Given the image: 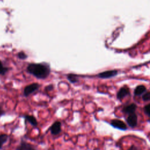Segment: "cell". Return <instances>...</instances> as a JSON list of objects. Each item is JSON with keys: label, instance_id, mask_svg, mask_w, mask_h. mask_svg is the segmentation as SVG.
I'll return each mask as SVG.
<instances>
[{"label": "cell", "instance_id": "obj_7", "mask_svg": "<svg viewBox=\"0 0 150 150\" xmlns=\"http://www.w3.org/2000/svg\"><path fill=\"white\" fill-rule=\"evenodd\" d=\"M127 124L131 127H134L137 124V116L135 113L129 114L127 119Z\"/></svg>", "mask_w": 150, "mask_h": 150}, {"label": "cell", "instance_id": "obj_5", "mask_svg": "<svg viewBox=\"0 0 150 150\" xmlns=\"http://www.w3.org/2000/svg\"><path fill=\"white\" fill-rule=\"evenodd\" d=\"M117 74V71L115 70H108V71L101 72L99 73L97 76L100 78L107 79V78H110L111 77H114Z\"/></svg>", "mask_w": 150, "mask_h": 150}, {"label": "cell", "instance_id": "obj_19", "mask_svg": "<svg viewBox=\"0 0 150 150\" xmlns=\"http://www.w3.org/2000/svg\"><path fill=\"white\" fill-rule=\"evenodd\" d=\"M5 114V111L1 107H0V117L2 116L3 115H4Z\"/></svg>", "mask_w": 150, "mask_h": 150}, {"label": "cell", "instance_id": "obj_10", "mask_svg": "<svg viewBox=\"0 0 150 150\" xmlns=\"http://www.w3.org/2000/svg\"><path fill=\"white\" fill-rule=\"evenodd\" d=\"M25 119L28 121L32 125L36 126L38 125V121L35 117L33 115H25L23 116Z\"/></svg>", "mask_w": 150, "mask_h": 150}, {"label": "cell", "instance_id": "obj_12", "mask_svg": "<svg viewBox=\"0 0 150 150\" xmlns=\"http://www.w3.org/2000/svg\"><path fill=\"white\" fill-rule=\"evenodd\" d=\"M67 79L71 83H76L78 81V77L74 74H69L67 75Z\"/></svg>", "mask_w": 150, "mask_h": 150}, {"label": "cell", "instance_id": "obj_14", "mask_svg": "<svg viewBox=\"0 0 150 150\" xmlns=\"http://www.w3.org/2000/svg\"><path fill=\"white\" fill-rule=\"evenodd\" d=\"M9 70V68L4 66L2 63L0 61V74L5 75Z\"/></svg>", "mask_w": 150, "mask_h": 150}, {"label": "cell", "instance_id": "obj_18", "mask_svg": "<svg viewBox=\"0 0 150 150\" xmlns=\"http://www.w3.org/2000/svg\"><path fill=\"white\" fill-rule=\"evenodd\" d=\"M53 89V84H50V85H48L46 87H45V91H51Z\"/></svg>", "mask_w": 150, "mask_h": 150}, {"label": "cell", "instance_id": "obj_3", "mask_svg": "<svg viewBox=\"0 0 150 150\" xmlns=\"http://www.w3.org/2000/svg\"><path fill=\"white\" fill-rule=\"evenodd\" d=\"M16 150H37L32 144L22 141L19 145L16 148Z\"/></svg>", "mask_w": 150, "mask_h": 150}, {"label": "cell", "instance_id": "obj_8", "mask_svg": "<svg viewBox=\"0 0 150 150\" xmlns=\"http://www.w3.org/2000/svg\"><path fill=\"white\" fill-rule=\"evenodd\" d=\"M129 94V90L128 88L124 87H122L121 88H120V90L118 91V92L117 93V98L120 100V99L124 98L125 97L127 96Z\"/></svg>", "mask_w": 150, "mask_h": 150}, {"label": "cell", "instance_id": "obj_4", "mask_svg": "<svg viewBox=\"0 0 150 150\" xmlns=\"http://www.w3.org/2000/svg\"><path fill=\"white\" fill-rule=\"evenodd\" d=\"M49 130L52 134L58 135L62 131L61 122L60 121H55L49 128Z\"/></svg>", "mask_w": 150, "mask_h": 150}, {"label": "cell", "instance_id": "obj_11", "mask_svg": "<svg viewBox=\"0 0 150 150\" xmlns=\"http://www.w3.org/2000/svg\"><path fill=\"white\" fill-rule=\"evenodd\" d=\"M146 91V88L143 85L138 86L134 90V94L135 96H140Z\"/></svg>", "mask_w": 150, "mask_h": 150}, {"label": "cell", "instance_id": "obj_17", "mask_svg": "<svg viewBox=\"0 0 150 150\" xmlns=\"http://www.w3.org/2000/svg\"><path fill=\"white\" fill-rule=\"evenodd\" d=\"M142 99L144 101H150V92L146 93L142 96Z\"/></svg>", "mask_w": 150, "mask_h": 150}, {"label": "cell", "instance_id": "obj_13", "mask_svg": "<svg viewBox=\"0 0 150 150\" xmlns=\"http://www.w3.org/2000/svg\"><path fill=\"white\" fill-rule=\"evenodd\" d=\"M8 139V136L6 134H3L0 135V149H2V146L7 141Z\"/></svg>", "mask_w": 150, "mask_h": 150}, {"label": "cell", "instance_id": "obj_2", "mask_svg": "<svg viewBox=\"0 0 150 150\" xmlns=\"http://www.w3.org/2000/svg\"><path fill=\"white\" fill-rule=\"evenodd\" d=\"M40 85L38 83H32L26 86L23 90V95L25 97H28L30 94L33 93L35 91L39 89Z\"/></svg>", "mask_w": 150, "mask_h": 150}, {"label": "cell", "instance_id": "obj_20", "mask_svg": "<svg viewBox=\"0 0 150 150\" xmlns=\"http://www.w3.org/2000/svg\"><path fill=\"white\" fill-rule=\"evenodd\" d=\"M128 150H139V149H138L137 147H135V146H132L131 148H129V149Z\"/></svg>", "mask_w": 150, "mask_h": 150}, {"label": "cell", "instance_id": "obj_6", "mask_svg": "<svg viewBox=\"0 0 150 150\" xmlns=\"http://www.w3.org/2000/svg\"><path fill=\"white\" fill-rule=\"evenodd\" d=\"M111 124L114 127L120 129L125 130L127 129V126L125 124L120 120H113L112 121H111Z\"/></svg>", "mask_w": 150, "mask_h": 150}, {"label": "cell", "instance_id": "obj_16", "mask_svg": "<svg viewBox=\"0 0 150 150\" xmlns=\"http://www.w3.org/2000/svg\"><path fill=\"white\" fill-rule=\"evenodd\" d=\"M144 112L148 116L150 117V104L146 105L144 107Z\"/></svg>", "mask_w": 150, "mask_h": 150}, {"label": "cell", "instance_id": "obj_9", "mask_svg": "<svg viewBox=\"0 0 150 150\" xmlns=\"http://www.w3.org/2000/svg\"><path fill=\"white\" fill-rule=\"evenodd\" d=\"M136 108H137V106L135 104H131L129 105H128L124 107L122 110V111L126 114H131L134 113Z\"/></svg>", "mask_w": 150, "mask_h": 150}, {"label": "cell", "instance_id": "obj_15", "mask_svg": "<svg viewBox=\"0 0 150 150\" xmlns=\"http://www.w3.org/2000/svg\"><path fill=\"white\" fill-rule=\"evenodd\" d=\"M18 57L20 59H25L27 58V55L23 52H20L18 53Z\"/></svg>", "mask_w": 150, "mask_h": 150}, {"label": "cell", "instance_id": "obj_1", "mask_svg": "<svg viewBox=\"0 0 150 150\" xmlns=\"http://www.w3.org/2000/svg\"><path fill=\"white\" fill-rule=\"evenodd\" d=\"M27 71L37 79H45L50 74V68L46 63H30L27 67Z\"/></svg>", "mask_w": 150, "mask_h": 150}]
</instances>
